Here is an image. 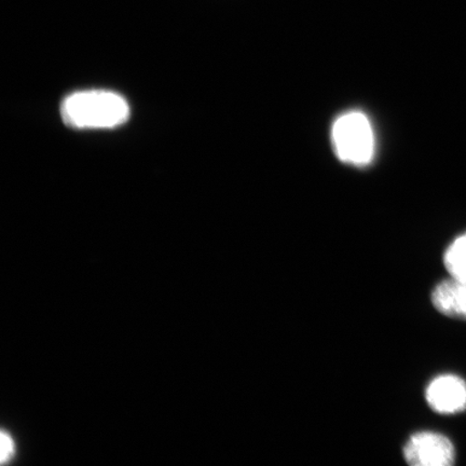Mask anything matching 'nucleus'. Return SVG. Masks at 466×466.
Masks as SVG:
<instances>
[{
  "instance_id": "f257e3e1",
  "label": "nucleus",
  "mask_w": 466,
  "mask_h": 466,
  "mask_svg": "<svg viewBox=\"0 0 466 466\" xmlns=\"http://www.w3.org/2000/svg\"><path fill=\"white\" fill-rule=\"evenodd\" d=\"M64 122L77 129H109L129 119V104L119 95L106 90L73 93L63 101Z\"/></svg>"
},
{
  "instance_id": "f03ea898",
  "label": "nucleus",
  "mask_w": 466,
  "mask_h": 466,
  "mask_svg": "<svg viewBox=\"0 0 466 466\" xmlns=\"http://www.w3.org/2000/svg\"><path fill=\"white\" fill-rule=\"evenodd\" d=\"M331 139L338 158L353 166H366L374 158L375 134L367 116L343 114L334 122Z\"/></svg>"
},
{
  "instance_id": "7ed1b4c3",
  "label": "nucleus",
  "mask_w": 466,
  "mask_h": 466,
  "mask_svg": "<svg viewBox=\"0 0 466 466\" xmlns=\"http://www.w3.org/2000/svg\"><path fill=\"white\" fill-rule=\"evenodd\" d=\"M404 458L413 466H451L456 451L450 439L435 432L413 434L404 447Z\"/></svg>"
},
{
  "instance_id": "20e7f679",
  "label": "nucleus",
  "mask_w": 466,
  "mask_h": 466,
  "mask_svg": "<svg viewBox=\"0 0 466 466\" xmlns=\"http://www.w3.org/2000/svg\"><path fill=\"white\" fill-rule=\"evenodd\" d=\"M431 410L441 415H454L466 410V382L456 375H441L425 390Z\"/></svg>"
},
{
  "instance_id": "39448f33",
  "label": "nucleus",
  "mask_w": 466,
  "mask_h": 466,
  "mask_svg": "<svg viewBox=\"0 0 466 466\" xmlns=\"http://www.w3.org/2000/svg\"><path fill=\"white\" fill-rule=\"evenodd\" d=\"M432 304L448 318L466 319V281L451 277L437 284L432 291Z\"/></svg>"
},
{
  "instance_id": "423d86ee",
  "label": "nucleus",
  "mask_w": 466,
  "mask_h": 466,
  "mask_svg": "<svg viewBox=\"0 0 466 466\" xmlns=\"http://www.w3.org/2000/svg\"><path fill=\"white\" fill-rule=\"evenodd\" d=\"M448 273L466 281V233L454 240L444 255Z\"/></svg>"
},
{
  "instance_id": "0eeeda50",
  "label": "nucleus",
  "mask_w": 466,
  "mask_h": 466,
  "mask_svg": "<svg viewBox=\"0 0 466 466\" xmlns=\"http://www.w3.org/2000/svg\"><path fill=\"white\" fill-rule=\"evenodd\" d=\"M15 452V444L10 435L3 432L2 433V462H8L13 458Z\"/></svg>"
}]
</instances>
